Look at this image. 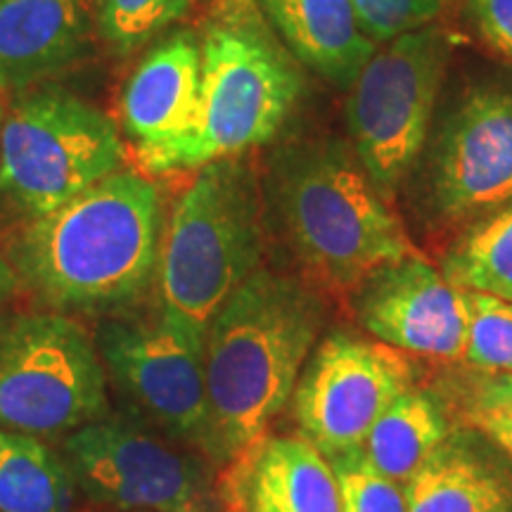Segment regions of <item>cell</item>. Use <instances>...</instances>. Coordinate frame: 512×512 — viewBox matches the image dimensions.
<instances>
[{
	"label": "cell",
	"instance_id": "obj_1",
	"mask_svg": "<svg viewBox=\"0 0 512 512\" xmlns=\"http://www.w3.org/2000/svg\"><path fill=\"white\" fill-rule=\"evenodd\" d=\"M162 235L157 185L121 169L31 219L10 245V264L55 309L114 311L152 283Z\"/></svg>",
	"mask_w": 512,
	"mask_h": 512
},
{
	"label": "cell",
	"instance_id": "obj_2",
	"mask_svg": "<svg viewBox=\"0 0 512 512\" xmlns=\"http://www.w3.org/2000/svg\"><path fill=\"white\" fill-rule=\"evenodd\" d=\"M323 328V302L302 280L256 268L211 318L204 370L211 458L233 460L292 399Z\"/></svg>",
	"mask_w": 512,
	"mask_h": 512
},
{
	"label": "cell",
	"instance_id": "obj_3",
	"mask_svg": "<svg viewBox=\"0 0 512 512\" xmlns=\"http://www.w3.org/2000/svg\"><path fill=\"white\" fill-rule=\"evenodd\" d=\"M264 185V200L313 290L354 292L377 268L418 254L347 140L275 147Z\"/></svg>",
	"mask_w": 512,
	"mask_h": 512
},
{
	"label": "cell",
	"instance_id": "obj_4",
	"mask_svg": "<svg viewBox=\"0 0 512 512\" xmlns=\"http://www.w3.org/2000/svg\"><path fill=\"white\" fill-rule=\"evenodd\" d=\"M264 190L247 155L197 169L162 235V318L204 337L221 304L264 254Z\"/></svg>",
	"mask_w": 512,
	"mask_h": 512
},
{
	"label": "cell",
	"instance_id": "obj_5",
	"mask_svg": "<svg viewBox=\"0 0 512 512\" xmlns=\"http://www.w3.org/2000/svg\"><path fill=\"white\" fill-rule=\"evenodd\" d=\"M200 110L174 171L247 155L278 136L302 93L297 60L254 0H228L200 36Z\"/></svg>",
	"mask_w": 512,
	"mask_h": 512
},
{
	"label": "cell",
	"instance_id": "obj_6",
	"mask_svg": "<svg viewBox=\"0 0 512 512\" xmlns=\"http://www.w3.org/2000/svg\"><path fill=\"white\" fill-rule=\"evenodd\" d=\"M126 152L100 107L55 83L19 93L0 133V197L38 219L117 174Z\"/></svg>",
	"mask_w": 512,
	"mask_h": 512
},
{
	"label": "cell",
	"instance_id": "obj_7",
	"mask_svg": "<svg viewBox=\"0 0 512 512\" xmlns=\"http://www.w3.org/2000/svg\"><path fill=\"white\" fill-rule=\"evenodd\" d=\"M107 373L98 347L62 313L0 320V427L24 434L76 432L105 418Z\"/></svg>",
	"mask_w": 512,
	"mask_h": 512
},
{
	"label": "cell",
	"instance_id": "obj_8",
	"mask_svg": "<svg viewBox=\"0 0 512 512\" xmlns=\"http://www.w3.org/2000/svg\"><path fill=\"white\" fill-rule=\"evenodd\" d=\"M448 53L444 31L422 27L375 50L351 86V145L384 197L394 195L425 147Z\"/></svg>",
	"mask_w": 512,
	"mask_h": 512
},
{
	"label": "cell",
	"instance_id": "obj_9",
	"mask_svg": "<svg viewBox=\"0 0 512 512\" xmlns=\"http://www.w3.org/2000/svg\"><path fill=\"white\" fill-rule=\"evenodd\" d=\"M64 463L95 501L131 512H226L200 456L126 420H98L64 441Z\"/></svg>",
	"mask_w": 512,
	"mask_h": 512
},
{
	"label": "cell",
	"instance_id": "obj_10",
	"mask_svg": "<svg viewBox=\"0 0 512 512\" xmlns=\"http://www.w3.org/2000/svg\"><path fill=\"white\" fill-rule=\"evenodd\" d=\"M411 387L413 368L403 351L332 332L299 375L294 420L302 437L330 458L361 446L377 418Z\"/></svg>",
	"mask_w": 512,
	"mask_h": 512
},
{
	"label": "cell",
	"instance_id": "obj_11",
	"mask_svg": "<svg viewBox=\"0 0 512 512\" xmlns=\"http://www.w3.org/2000/svg\"><path fill=\"white\" fill-rule=\"evenodd\" d=\"M102 366L147 418L211 456L204 337L159 316L157 323L110 320L95 335Z\"/></svg>",
	"mask_w": 512,
	"mask_h": 512
},
{
	"label": "cell",
	"instance_id": "obj_12",
	"mask_svg": "<svg viewBox=\"0 0 512 512\" xmlns=\"http://www.w3.org/2000/svg\"><path fill=\"white\" fill-rule=\"evenodd\" d=\"M358 323L403 354L463 361L467 292L420 252L377 268L354 292Z\"/></svg>",
	"mask_w": 512,
	"mask_h": 512
},
{
	"label": "cell",
	"instance_id": "obj_13",
	"mask_svg": "<svg viewBox=\"0 0 512 512\" xmlns=\"http://www.w3.org/2000/svg\"><path fill=\"white\" fill-rule=\"evenodd\" d=\"M200 36L176 29L150 43L119 102L121 131L147 171H174L178 150L190 138L200 110Z\"/></svg>",
	"mask_w": 512,
	"mask_h": 512
},
{
	"label": "cell",
	"instance_id": "obj_14",
	"mask_svg": "<svg viewBox=\"0 0 512 512\" xmlns=\"http://www.w3.org/2000/svg\"><path fill=\"white\" fill-rule=\"evenodd\" d=\"M432 195L448 219L491 214L512 202V93L470 95L446 121Z\"/></svg>",
	"mask_w": 512,
	"mask_h": 512
},
{
	"label": "cell",
	"instance_id": "obj_15",
	"mask_svg": "<svg viewBox=\"0 0 512 512\" xmlns=\"http://www.w3.org/2000/svg\"><path fill=\"white\" fill-rule=\"evenodd\" d=\"M226 512H344L330 460L302 437L264 432L219 482Z\"/></svg>",
	"mask_w": 512,
	"mask_h": 512
},
{
	"label": "cell",
	"instance_id": "obj_16",
	"mask_svg": "<svg viewBox=\"0 0 512 512\" xmlns=\"http://www.w3.org/2000/svg\"><path fill=\"white\" fill-rule=\"evenodd\" d=\"M95 0H0V93L53 83L93 48Z\"/></svg>",
	"mask_w": 512,
	"mask_h": 512
},
{
	"label": "cell",
	"instance_id": "obj_17",
	"mask_svg": "<svg viewBox=\"0 0 512 512\" xmlns=\"http://www.w3.org/2000/svg\"><path fill=\"white\" fill-rule=\"evenodd\" d=\"M290 55L337 88H351L375 55L351 0H256Z\"/></svg>",
	"mask_w": 512,
	"mask_h": 512
},
{
	"label": "cell",
	"instance_id": "obj_18",
	"mask_svg": "<svg viewBox=\"0 0 512 512\" xmlns=\"http://www.w3.org/2000/svg\"><path fill=\"white\" fill-rule=\"evenodd\" d=\"M408 512H512V482L475 444L448 434L403 484Z\"/></svg>",
	"mask_w": 512,
	"mask_h": 512
},
{
	"label": "cell",
	"instance_id": "obj_19",
	"mask_svg": "<svg viewBox=\"0 0 512 512\" xmlns=\"http://www.w3.org/2000/svg\"><path fill=\"white\" fill-rule=\"evenodd\" d=\"M451 434L439 399L411 387L370 427L361 453L380 475L406 484Z\"/></svg>",
	"mask_w": 512,
	"mask_h": 512
},
{
	"label": "cell",
	"instance_id": "obj_20",
	"mask_svg": "<svg viewBox=\"0 0 512 512\" xmlns=\"http://www.w3.org/2000/svg\"><path fill=\"white\" fill-rule=\"evenodd\" d=\"M74 477L34 434L0 427V512H69Z\"/></svg>",
	"mask_w": 512,
	"mask_h": 512
},
{
	"label": "cell",
	"instance_id": "obj_21",
	"mask_svg": "<svg viewBox=\"0 0 512 512\" xmlns=\"http://www.w3.org/2000/svg\"><path fill=\"white\" fill-rule=\"evenodd\" d=\"M465 292L512 302V202L486 214L444 259V271Z\"/></svg>",
	"mask_w": 512,
	"mask_h": 512
},
{
	"label": "cell",
	"instance_id": "obj_22",
	"mask_svg": "<svg viewBox=\"0 0 512 512\" xmlns=\"http://www.w3.org/2000/svg\"><path fill=\"white\" fill-rule=\"evenodd\" d=\"M195 0H95V29L117 57L136 55L188 15Z\"/></svg>",
	"mask_w": 512,
	"mask_h": 512
},
{
	"label": "cell",
	"instance_id": "obj_23",
	"mask_svg": "<svg viewBox=\"0 0 512 512\" xmlns=\"http://www.w3.org/2000/svg\"><path fill=\"white\" fill-rule=\"evenodd\" d=\"M467 309L463 361L486 375H512V302L467 292Z\"/></svg>",
	"mask_w": 512,
	"mask_h": 512
},
{
	"label": "cell",
	"instance_id": "obj_24",
	"mask_svg": "<svg viewBox=\"0 0 512 512\" xmlns=\"http://www.w3.org/2000/svg\"><path fill=\"white\" fill-rule=\"evenodd\" d=\"M344 512H408L403 486L387 479L363 458L361 448L330 456Z\"/></svg>",
	"mask_w": 512,
	"mask_h": 512
},
{
	"label": "cell",
	"instance_id": "obj_25",
	"mask_svg": "<svg viewBox=\"0 0 512 512\" xmlns=\"http://www.w3.org/2000/svg\"><path fill=\"white\" fill-rule=\"evenodd\" d=\"M351 3L370 41L389 43L403 34L430 27L448 0H351Z\"/></svg>",
	"mask_w": 512,
	"mask_h": 512
},
{
	"label": "cell",
	"instance_id": "obj_26",
	"mask_svg": "<svg viewBox=\"0 0 512 512\" xmlns=\"http://www.w3.org/2000/svg\"><path fill=\"white\" fill-rule=\"evenodd\" d=\"M465 420L512 458V375H489L467 399Z\"/></svg>",
	"mask_w": 512,
	"mask_h": 512
},
{
	"label": "cell",
	"instance_id": "obj_27",
	"mask_svg": "<svg viewBox=\"0 0 512 512\" xmlns=\"http://www.w3.org/2000/svg\"><path fill=\"white\" fill-rule=\"evenodd\" d=\"M470 15L489 46L512 60V0H470Z\"/></svg>",
	"mask_w": 512,
	"mask_h": 512
},
{
	"label": "cell",
	"instance_id": "obj_28",
	"mask_svg": "<svg viewBox=\"0 0 512 512\" xmlns=\"http://www.w3.org/2000/svg\"><path fill=\"white\" fill-rule=\"evenodd\" d=\"M15 287H17L15 268H12V264L5 259V256H0V306L15 294Z\"/></svg>",
	"mask_w": 512,
	"mask_h": 512
},
{
	"label": "cell",
	"instance_id": "obj_29",
	"mask_svg": "<svg viewBox=\"0 0 512 512\" xmlns=\"http://www.w3.org/2000/svg\"><path fill=\"white\" fill-rule=\"evenodd\" d=\"M3 117H5V110L0 107V133H3Z\"/></svg>",
	"mask_w": 512,
	"mask_h": 512
}]
</instances>
